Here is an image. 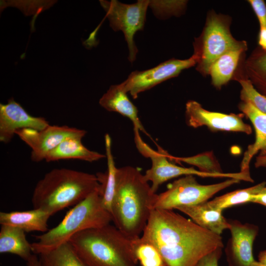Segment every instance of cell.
Instances as JSON below:
<instances>
[{
  "mask_svg": "<svg viewBox=\"0 0 266 266\" xmlns=\"http://www.w3.org/2000/svg\"><path fill=\"white\" fill-rule=\"evenodd\" d=\"M0 253L16 255L27 262L33 254L25 232L9 225H2L0 230Z\"/></svg>",
  "mask_w": 266,
  "mask_h": 266,
  "instance_id": "cell-21",
  "label": "cell"
},
{
  "mask_svg": "<svg viewBox=\"0 0 266 266\" xmlns=\"http://www.w3.org/2000/svg\"><path fill=\"white\" fill-rule=\"evenodd\" d=\"M38 255L42 266H88L69 242Z\"/></svg>",
  "mask_w": 266,
  "mask_h": 266,
  "instance_id": "cell-24",
  "label": "cell"
},
{
  "mask_svg": "<svg viewBox=\"0 0 266 266\" xmlns=\"http://www.w3.org/2000/svg\"><path fill=\"white\" fill-rule=\"evenodd\" d=\"M187 0H150L149 6L159 17L179 16L184 12Z\"/></svg>",
  "mask_w": 266,
  "mask_h": 266,
  "instance_id": "cell-29",
  "label": "cell"
},
{
  "mask_svg": "<svg viewBox=\"0 0 266 266\" xmlns=\"http://www.w3.org/2000/svg\"><path fill=\"white\" fill-rule=\"evenodd\" d=\"M207 201L176 209L189 216L201 228L221 235L224 230L229 229L228 220L223 215L222 210L212 207Z\"/></svg>",
  "mask_w": 266,
  "mask_h": 266,
  "instance_id": "cell-17",
  "label": "cell"
},
{
  "mask_svg": "<svg viewBox=\"0 0 266 266\" xmlns=\"http://www.w3.org/2000/svg\"><path fill=\"white\" fill-rule=\"evenodd\" d=\"M223 247H218L203 257L195 266H218Z\"/></svg>",
  "mask_w": 266,
  "mask_h": 266,
  "instance_id": "cell-31",
  "label": "cell"
},
{
  "mask_svg": "<svg viewBox=\"0 0 266 266\" xmlns=\"http://www.w3.org/2000/svg\"><path fill=\"white\" fill-rule=\"evenodd\" d=\"M156 195L139 169L131 166L117 168L111 212L115 226L131 238L140 237Z\"/></svg>",
  "mask_w": 266,
  "mask_h": 266,
  "instance_id": "cell-2",
  "label": "cell"
},
{
  "mask_svg": "<svg viewBox=\"0 0 266 266\" xmlns=\"http://www.w3.org/2000/svg\"><path fill=\"white\" fill-rule=\"evenodd\" d=\"M258 261L266 264V250L261 251L258 255Z\"/></svg>",
  "mask_w": 266,
  "mask_h": 266,
  "instance_id": "cell-36",
  "label": "cell"
},
{
  "mask_svg": "<svg viewBox=\"0 0 266 266\" xmlns=\"http://www.w3.org/2000/svg\"><path fill=\"white\" fill-rule=\"evenodd\" d=\"M133 246L135 258L141 266H166L157 248L140 236L133 239Z\"/></svg>",
  "mask_w": 266,
  "mask_h": 266,
  "instance_id": "cell-26",
  "label": "cell"
},
{
  "mask_svg": "<svg viewBox=\"0 0 266 266\" xmlns=\"http://www.w3.org/2000/svg\"><path fill=\"white\" fill-rule=\"evenodd\" d=\"M26 262L27 266H42L39 258L34 254H33Z\"/></svg>",
  "mask_w": 266,
  "mask_h": 266,
  "instance_id": "cell-34",
  "label": "cell"
},
{
  "mask_svg": "<svg viewBox=\"0 0 266 266\" xmlns=\"http://www.w3.org/2000/svg\"><path fill=\"white\" fill-rule=\"evenodd\" d=\"M185 114L188 125L194 128L206 126L213 131L239 132L246 134L252 132L251 127L243 121L240 114L207 110L195 100L186 103Z\"/></svg>",
  "mask_w": 266,
  "mask_h": 266,
  "instance_id": "cell-12",
  "label": "cell"
},
{
  "mask_svg": "<svg viewBox=\"0 0 266 266\" xmlns=\"http://www.w3.org/2000/svg\"><path fill=\"white\" fill-rule=\"evenodd\" d=\"M244 76L266 97V50L256 47L244 61Z\"/></svg>",
  "mask_w": 266,
  "mask_h": 266,
  "instance_id": "cell-23",
  "label": "cell"
},
{
  "mask_svg": "<svg viewBox=\"0 0 266 266\" xmlns=\"http://www.w3.org/2000/svg\"><path fill=\"white\" fill-rule=\"evenodd\" d=\"M167 157L171 162L185 163L199 168L200 170L210 173H223L220 164L214 158L212 152L200 154L189 157H175L167 153Z\"/></svg>",
  "mask_w": 266,
  "mask_h": 266,
  "instance_id": "cell-27",
  "label": "cell"
},
{
  "mask_svg": "<svg viewBox=\"0 0 266 266\" xmlns=\"http://www.w3.org/2000/svg\"><path fill=\"white\" fill-rule=\"evenodd\" d=\"M240 181L229 178L218 183L202 185L198 182L194 175H185L169 184L165 192L156 195L152 209H176L180 206L206 202L219 191Z\"/></svg>",
  "mask_w": 266,
  "mask_h": 266,
  "instance_id": "cell-7",
  "label": "cell"
},
{
  "mask_svg": "<svg viewBox=\"0 0 266 266\" xmlns=\"http://www.w3.org/2000/svg\"><path fill=\"white\" fill-rule=\"evenodd\" d=\"M251 202L266 206V186L253 197Z\"/></svg>",
  "mask_w": 266,
  "mask_h": 266,
  "instance_id": "cell-32",
  "label": "cell"
},
{
  "mask_svg": "<svg viewBox=\"0 0 266 266\" xmlns=\"http://www.w3.org/2000/svg\"><path fill=\"white\" fill-rule=\"evenodd\" d=\"M251 266H266V264L255 261Z\"/></svg>",
  "mask_w": 266,
  "mask_h": 266,
  "instance_id": "cell-37",
  "label": "cell"
},
{
  "mask_svg": "<svg viewBox=\"0 0 266 266\" xmlns=\"http://www.w3.org/2000/svg\"><path fill=\"white\" fill-rule=\"evenodd\" d=\"M254 165L257 168L266 167V155L258 156L256 158Z\"/></svg>",
  "mask_w": 266,
  "mask_h": 266,
  "instance_id": "cell-35",
  "label": "cell"
},
{
  "mask_svg": "<svg viewBox=\"0 0 266 266\" xmlns=\"http://www.w3.org/2000/svg\"><path fill=\"white\" fill-rule=\"evenodd\" d=\"M149 2L148 0H138L128 4L114 0L100 1L106 12L110 27L115 31L123 33L129 49L128 60L132 63L135 61L138 52L134 35L144 28Z\"/></svg>",
  "mask_w": 266,
  "mask_h": 266,
  "instance_id": "cell-8",
  "label": "cell"
},
{
  "mask_svg": "<svg viewBox=\"0 0 266 266\" xmlns=\"http://www.w3.org/2000/svg\"><path fill=\"white\" fill-rule=\"evenodd\" d=\"M49 125L44 118L31 115L13 98L6 104H0V142L9 143L19 130H41Z\"/></svg>",
  "mask_w": 266,
  "mask_h": 266,
  "instance_id": "cell-14",
  "label": "cell"
},
{
  "mask_svg": "<svg viewBox=\"0 0 266 266\" xmlns=\"http://www.w3.org/2000/svg\"><path fill=\"white\" fill-rule=\"evenodd\" d=\"M86 133L84 130L67 126L49 125L41 130H19L15 134L31 148L32 161L39 162L45 160L47 155L66 138H83Z\"/></svg>",
  "mask_w": 266,
  "mask_h": 266,
  "instance_id": "cell-11",
  "label": "cell"
},
{
  "mask_svg": "<svg viewBox=\"0 0 266 266\" xmlns=\"http://www.w3.org/2000/svg\"><path fill=\"white\" fill-rule=\"evenodd\" d=\"M234 78L241 87L240 93L241 101L249 102L260 111L266 114V97L259 92L244 75L238 73Z\"/></svg>",
  "mask_w": 266,
  "mask_h": 266,
  "instance_id": "cell-28",
  "label": "cell"
},
{
  "mask_svg": "<svg viewBox=\"0 0 266 266\" xmlns=\"http://www.w3.org/2000/svg\"><path fill=\"white\" fill-rule=\"evenodd\" d=\"M258 43L260 48L266 50V27H260Z\"/></svg>",
  "mask_w": 266,
  "mask_h": 266,
  "instance_id": "cell-33",
  "label": "cell"
},
{
  "mask_svg": "<svg viewBox=\"0 0 266 266\" xmlns=\"http://www.w3.org/2000/svg\"><path fill=\"white\" fill-rule=\"evenodd\" d=\"M266 186V181H264L249 188L228 193L207 202L212 207L223 211L234 205L251 202L253 197Z\"/></svg>",
  "mask_w": 266,
  "mask_h": 266,
  "instance_id": "cell-25",
  "label": "cell"
},
{
  "mask_svg": "<svg viewBox=\"0 0 266 266\" xmlns=\"http://www.w3.org/2000/svg\"><path fill=\"white\" fill-rule=\"evenodd\" d=\"M49 213L40 209L27 211L0 212V224L18 228L25 233L33 231L44 233L48 231L47 222Z\"/></svg>",
  "mask_w": 266,
  "mask_h": 266,
  "instance_id": "cell-18",
  "label": "cell"
},
{
  "mask_svg": "<svg viewBox=\"0 0 266 266\" xmlns=\"http://www.w3.org/2000/svg\"><path fill=\"white\" fill-rule=\"evenodd\" d=\"M104 143L107 169L104 172H97L96 175L99 184L98 191L101 204L111 215L116 192L117 167L115 166L112 153L111 139L109 134L107 133L104 136Z\"/></svg>",
  "mask_w": 266,
  "mask_h": 266,
  "instance_id": "cell-19",
  "label": "cell"
},
{
  "mask_svg": "<svg viewBox=\"0 0 266 266\" xmlns=\"http://www.w3.org/2000/svg\"><path fill=\"white\" fill-rule=\"evenodd\" d=\"M133 239L108 224L80 232L69 242L88 266H137Z\"/></svg>",
  "mask_w": 266,
  "mask_h": 266,
  "instance_id": "cell-4",
  "label": "cell"
},
{
  "mask_svg": "<svg viewBox=\"0 0 266 266\" xmlns=\"http://www.w3.org/2000/svg\"><path fill=\"white\" fill-rule=\"evenodd\" d=\"M127 94L122 83L111 85L100 99V104L109 111L117 112L128 118L132 122L133 128L148 135L138 118L137 108Z\"/></svg>",
  "mask_w": 266,
  "mask_h": 266,
  "instance_id": "cell-16",
  "label": "cell"
},
{
  "mask_svg": "<svg viewBox=\"0 0 266 266\" xmlns=\"http://www.w3.org/2000/svg\"><path fill=\"white\" fill-rule=\"evenodd\" d=\"M248 2L256 15L260 27H266V3L265 1L263 0H249Z\"/></svg>",
  "mask_w": 266,
  "mask_h": 266,
  "instance_id": "cell-30",
  "label": "cell"
},
{
  "mask_svg": "<svg viewBox=\"0 0 266 266\" xmlns=\"http://www.w3.org/2000/svg\"><path fill=\"white\" fill-rule=\"evenodd\" d=\"M196 64L197 60L194 55L184 60L171 59L153 68L133 71L122 83L125 92L130 93L133 99H136L139 93L177 76L182 70Z\"/></svg>",
  "mask_w": 266,
  "mask_h": 266,
  "instance_id": "cell-10",
  "label": "cell"
},
{
  "mask_svg": "<svg viewBox=\"0 0 266 266\" xmlns=\"http://www.w3.org/2000/svg\"><path fill=\"white\" fill-rule=\"evenodd\" d=\"M238 108L250 120L255 132V141L247 147L240 166V171H249L250 162L256 154L266 155V114L249 102L241 101Z\"/></svg>",
  "mask_w": 266,
  "mask_h": 266,
  "instance_id": "cell-15",
  "label": "cell"
},
{
  "mask_svg": "<svg viewBox=\"0 0 266 266\" xmlns=\"http://www.w3.org/2000/svg\"><path fill=\"white\" fill-rule=\"evenodd\" d=\"M133 131L134 142L138 151L151 161V167L146 171L144 176L148 182H151V187L155 193L163 183L180 176L193 175L202 177H225L224 173H206L193 167H184L173 164L168 159L166 151L161 148L158 151L152 149L141 138L138 129L133 128Z\"/></svg>",
  "mask_w": 266,
  "mask_h": 266,
  "instance_id": "cell-9",
  "label": "cell"
},
{
  "mask_svg": "<svg viewBox=\"0 0 266 266\" xmlns=\"http://www.w3.org/2000/svg\"><path fill=\"white\" fill-rule=\"evenodd\" d=\"M231 236L225 251L229 266H251L255 261L253 254L254 241L259 228L250 223H242L237 220H228Z\"/></svg>",
  "mask_w": 266,
  "mask_h": 266,
  "instance_id": "cell-13",
  "label": "cell"
},
{
  "mask_svg": "<svg viewBox=\"0 0 266 266\" xmlns=\"http://www.w3.org/2000/svg\"><path fill=\"white\" fill-rule=\"evenodd\" d=\"M99 186L96 174L66 168H54L36 184L32 198L33 206L52 215L75 205Z\"/></svg>",
  "mask_w": 266,
  "mask_h": 266,
  "instance_id": "cell-3",
  "label": "cell"
},
{
  "mask_svg": "<svg viewBox=\"0 0 266 266\" xmlns=\"http://www.w3.org/2000/svg\"><path fill=\"white\" fill-rule=\"evenodd\" d=\"M140 237L157 248L166 266H195L206 254L224 247L221 235L172 210L153 209Z\"/></svg>",
  "mask_w": 266,
  "mask_h": 266,
  "instance_id": "cell-1",
  "label": "cell"
},
{
  "mask_svg": "<svg viewBox=\"0 0 266 266\" xmlns=\"http://www.w3.org/2000/svg\"><path fill=\"white\" fill-rule=\"evenodd\" d=\"M231 24V18L228 15L214 10L207 14L202 32L193 42L196 69L203 76L208 75L212 63L225 53L233 50H247L245 41L237 40L232 35Z\"/></svg>",
  "mask_w": 266,
  "mask_h": 266,
  "instance_id": "cell-6",
  "label": "cell"
},
{
  "mask_svg": "<svg viewBox=\"0 0 266 266\" xmlns=\"http://www.w3.org/2000/svg\"><path fill=\"white\" fill-rule=\"evenodd\" d=\"M82 137H71L63 140L46 156L47 162L66 159H78L93 162L106 157L105 155L92 151L82 142Z\"/></svg>",
  "mask_w": 266,
  "mask_h": 266,
  "instance_id": "cell-20",
  "label": "cell"
},
{
  "mask_svg": "<svg viewBox=\"0 0 266 266\" xmlns=\"http://www.w3.org/2000/svg\"><path fill=\"white\" fill-rule=\"evenodd\" d=\"M243 50L229 51L218 59L211 65L208 72L211 83L216 88L220 89L231 80L235 73Z\"/></svg>",
  "mask_w": 266,
  "mask_h": 266,
  "instance_id": "cell-22",
  "label": "cell"
},
{
  "mask_svg": "<svg viewBox=\"0 0 266 266\" xmlns=\"http://www.w3.org/2000/svg\"><path fill=\"white\" fill-rule=\"evenodd\" d=\"M111 221L112 216L102 206L98 188L67 211L57 226L36 235V241L31 243L33 253L39 255L51 250L68 242L80 232L104 226Z\"/></svg>",
  "mask_w": 266,
  "mask_h": 266,
  "instance_id": "cell-5",
  "label": "cell"
}]
</instances>
